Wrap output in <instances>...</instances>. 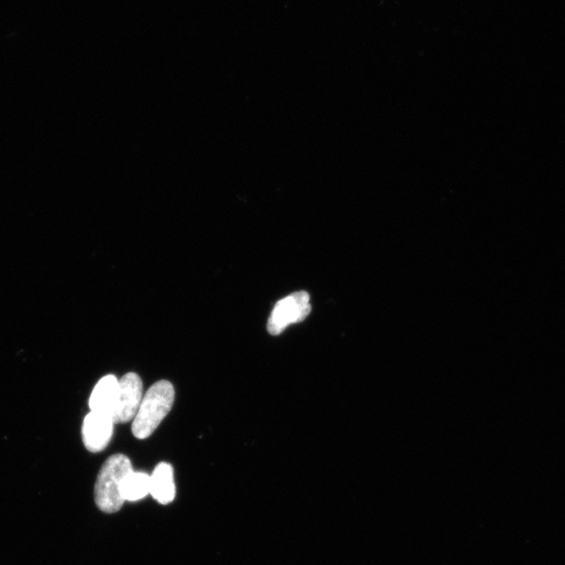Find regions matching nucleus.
<instances>
[{
    "instance_id": "obj_1",
    "label": "nucleus",
    "mask_w": 565,
    "mask_h": 565,
    "mask_svg": "<svg viewBox=\"0 0 565 565\" xmlns=\"http://www.w3.org/2000/svg\"><path fill=\"white\" fill-rule=\"evenodd\" d=\"M174 399L176 390L170 381L156 382L143 397L132 423V434L139 439L149 438L170 413Z\"/></svg>"
},
{
    "instance_id": "obj_2",
    "label": "nucleus",
    "mask_w": 565,
    "mask_h": 565,
    "mask_svg": "<svg viewBox=\"0 0 565 565\" xmlns=\"http://www.w3.org/2000/svg\"><path fill=\"white\" fill-rule=\"evenodd\" d=\"M134 470L131 460L125 455H114L102 466L95 486V500L104 513L113 514L121 510L125 504L123 484Z\"/></svg>"
},
{
    "instance_id": "obj_3",
    "label": "nucleus",
    "mask_w": 565,
    "mask_h": 565,
    "mask_svg": "<svg viewBox=\"0 0 565 565\" xmlns=\"http://www.w3.org/2000/svg\"><path fill=\"white\" fill-rule=\"evenodd\" d=\"M311 312L308 292L298 291L277 302L268 319L269 334L280 335L291 324L301 323Z\"/></svg>"
},
{
    "instance_id": "obj_4",
    "label": "nucleus",
    "mask_w": 565,
    "mask_h": 565,
    "mask_svg": "<svg viewBox=\"0 0 565 565\" xmlns=\"http://www.w3.org/2000/svg\"><path fill=\"white\" fill-rule=\"evenodd\" d=\"M143 400V381L136 373H128L118 380L115 423H127L134 420Z\"/></svg>"
},
{
    "instance_id": "obj_5",
    "label": "nucleus",
    "mask_w": 565,
    "mask_h": 565,
    "mask_svg": "<svg viewBox=\"0 0 565 565\" xmlns=\"http://www.w3.org/2000/svg\"><path fill=\"white\" fill-rule=\"evenodd\" d=\"M114 425L110 417L90 411L82 425L83 443L86 449L97 453L106 449L114 434Z\"/></svg>"
},
{
    "instance_id": "obj_6",
    "label": "nucleus",
    "mask_w": 565,
    "mask_h": 565,
    "mask_svg": "<svg viewBox=\"0 0 565 565\" xmlns=\"http://www.w3.org/2000/svg\"><path fill=\"white\" fill-rule=\"evenodd\" d=\"M118 392V379L115 375L104 376L96 383L89 398L90 411L114 418ZM114 420V419H113Z\"/></svg>"
},
{
    "instance_id": "obj_7",
    "label": "nucleus",
    "mask_w": 565,
    "mask_h": 565,
    "mask_svg": "<svg viewBox=\"0 0 565 565\" xmlns=\"http://www.w3.org/2000/svg\"><path fill=\"white\" fill-rule=\"evenodd\" d=\"M174 471L167 463H159L150 476V494L159 504H170L176 499Z\"/></svg>"
},
{
    "instance_id": "obj_8",
    "label": "nucleus",
    "mask_w": 565,
    "mask_h": 565,
    "mask_svg": "<svg viewBox=\"0 0 565 565\" xmlns=\"http://www.w3.org/2000/svg\"><path fill=\"white\" fill-rule=\"evenodd\" d=\"M150 494V476L148 473L132 470L123 484L125 501H137Z\"/></svg>"
}]
</instances>
